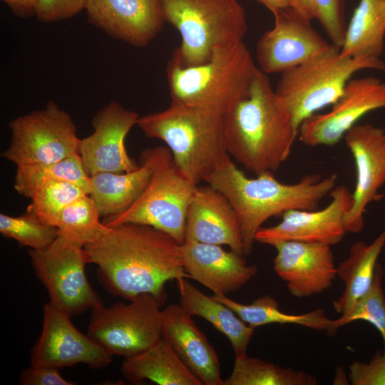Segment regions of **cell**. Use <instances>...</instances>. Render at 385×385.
I'll list each match as a JSON object with an SVG mask.
<instances>
[{"label": "cell", "mask_w": 385, "mask_h": 385, "mask_svg": "<svg viewBox=\"0 0 385 385\" xmlns=\"http://www.w3.org/2000/svg\"><path fill=\"white\" fill-rule=\"evenodd\" d=\"M29 255L53 306L73 317L103 305L86 277L83 247L58 235L46 248L29 250Z\"/></svg>", "instance_id": "obj_10"}, {"label": "cell", "mask_w": 385, "mask_h": 385, "mask_svg": "<svg viewBox=\"0 0 385 385\" xmlns=\"http://www.w3.org/2000/svg\"><path fill=\"white\" fill-rule=\"evenodd\" d=\"M19 382L21 385L75 384L73 381L63 379L59 369L31 364L21 372Z\"/></svg>", "instance_id": "obj_38"}, {"label": "cell", "mask_w": 385, "mask_h": 385, "mask_svg": "<svg viewBox=\"0 0 385 385\" xmlns=\"http://www.w3.org/2000/svg\"><path fill=\"white\" fill-rule=\"evenodd\" d=\"M344 138L356 173L352 205L344 224L347 232L355 234L364 228L366 206L382 197L379 190L385 183V130L371 124H356Z\"/></svg>", "instance_id": "obj_16"}, {"label": "cell", "mask_w": 385, "mask_h": 385, "mask_svg": "<svg viewBox=\"0 0 385 385\" xmlns=\"http://www.w3.org/2000/svg\"><path fill=\"white\" fill-rule=\"evenodd\" d=\"M197 185L178 169L172 158L157 169L130 207L119 215L103 217L102 222L108 227L128 222L149 225L182 244L185 239L188 210Z\"/></svg>", "instance_id": "obj_9"}, {"label": "cell", "mask_w": 385, "mask_h": 385, "mask_svg": "<svg viewBox=\"0 0 385 385\" xmlns=\"http://www.w3.org/2000/svg\"><path fill=\"white\" fill-rule=\"evenodd\" d=\"M14 14L26 18L35 15L38 0H2Z\"/></svg>", "instance_id": "obj_39"}, {"label": "cell", "mask_w": 385, "mask_h": 385, "mask_svg": "<svg viewBox=\"0 0 385 385\" xmlns=\"http://www.w3.org/2000/svg\"><path fill=\"white\" fill-rule=\"evenodd\" d=\"M353 385H385V348L368 363L354 361L349 366Z\"/></svg>", "instance_id": "obj_36"}, {"label": "cell", "mask_w": 385, "mask_h": 385, "mask_svg": "<svg viewBox=\"0 0 385 385\" xmlns=\"http://www.w3.org/2000/svg\"><path fill=\"white\" fill-rule=\"evenodd\" d=\"M317 378L302 370L284 368L247 355L235 357L222 385H315Z\"/></svg>", "instance_id": "obj_30"}, {"label": "cell", "mask_w": 385, "mask_h": 385, "mask_svg": "<svg viewBox=\"0 0 385 385\" xmlns=\"http://www.w3.org/2000/svg\"><path fill=\"white\" fill-rule=\"evenodd\" d=\"M11 139L1 156L16 166L54 163L78 153L80 140L71 115L56 103L14 118Z\"/></svg>", "instance_id": "obj_11"}, {"label": "cell", "mask_w": 385, "mask_h": 385, "mask_svg": "<svg viewBox=\"0 0 385 385\" xmlns=\"http://www.w3.org/2000/svg\"><path fill=\"white\" fill-rule=\"evenodd\" d=\"M165 20L179 32L181 43L171 60L197 66L220 47L242 41L247 24L237 0H160Z\"/></svg>", "instance_id": "obj_6"}, {"label": "cell", "mask_w": 385, "mask_h": 385, "mask_svg": "<svg viewBox=\"0 0 385 385\" xmlns=\"http://www.w3.org/2000/svg\"><path fill=\"white\" fill-rule=\"evenodd\" d=\"M162 337L202 384H223L216 351L179 303L162 310Z\"/></svg>", "instance_id": "obj_23"}, {"label": "cell", "mask_w": 385, "mask_h": 385, "mask_svg": "<svg viewBox=\"0 0 385 385\" xmlns=\"http://www.w3.org/2000/svg\"><path fill=\"white\" fill-rule=\"evenodd\" d=\"M0 232L4 237L17 241L20 246L34 250L46 248L58 237L56 226L27 211L17 217L1 213Z\"/></svg>", "instance_id": "obj_32"}, {"label": "cell", "mask_w": 385, "mask_h": 385, "mask_svg": "<svg viewBox=\"0 0 385 385\" xmlns=\"http://www.w3.org/2000/svg\"><path fill=\"white\" fill-rule=\"evenodd\" d=\"M272 13L278 9L291 6L290 0H257Z\"/></svg>", "instance_id": "obj_41"}, {"label": "cell", "mask_w": 385, "mask_h": 385, "mask_svg": "<svg viewBox=\"0 0 385 385\" xmlns=\"http://www.w3.org/2000/svg\"><path fill=\"white\" fill-rule=\"evenodd\" d=\"M87 0H38L35 16L51 23L71 18L85 9Z\"/></svg>", "instance_id": "obj_37"}, {"label": "cell", "mask_w": 385, "mask_h": 385, "mask_svg": "<svg viewBox=\"0 0 385 385\" xmlns=\"http://www.w3.org/2000/svg\"><path fill=\"white\" fill-rule=\"evenodd\" d=\"M185 240L227 245L245 255L238 216L227 197L207 184L197 186L186 218Z\"/></svg>", "instance_id": "obj_20"}, {"label": "cell", "mask_w": 385, "mask_h": 385, "mask_svg": "<svg viewBox=\"0 0 385 385\" xmlns=\"http://www.w3.org/2000/svg\"><path fill=\"white\" fill-rule=\"evenodd\" d=\"M54 181L74 183L89 194L90 176L79 153L54 163L17 166L14 188L19 194L31 199L40 188Z\"/></svg>", "instance_id": "obj_29"}, {"label": "cell", "mask_w": 385, "mask_h": 385, "mask_svg": "<svg viewBox=\"0 0 385 385\" xmlns=\"http://www.w3.org/2000/svg\"><path fill=\"white\" fill-rule=\"evenodd\" d=\"M71 317L50 302L44 304L41 333L31 351V365L60 369L84 364L98 369L111 363L113 356L81 332Z\"/></svg>", "instance_id": "obj_14"}, {"label": "cell", "mask_w": 385, "mask_h": 385, "mask_svg": "<svg viewBox=\"0 0 385 385\" xmlns=\"http://www.w3.org/2000/svg\"><path fill=\"white\" fill-rule=\"evenodd\" d=\"M155 297L142 294L91 309L87 334L111 356L125 358L148 349L162 337V310Z\"/></svg>", "instance_id": "obj_8"}, {"label": "cell", "mask_w": 385, "mask_h": 385, "mask_svg": "<svg viewBox=\"0 0 385 385\" xmlns=\"http://www.w3.org/2000/svg\"><path fill=\"white\" fill-rule=\"evenodd\" d=\"M101 217L94 200L84 195L63 210L56 225L58 235L84 247L108 230Z\"/></svg>", "instance_id": "obj_31"}, {"label": "cell", "mask_w": 385, "mask_h": 385, "mask_svg": "<svg viewBox=\"0 0 385 385\" xmlns=\"http://www.w3.org/2000/svg\"><path fill=\"white\" fill-rule=\"evenodd\" d=\"M90 23L133 46L143 47L165 21L160 0H87Z\"/></svg>", "instance_id": "obj_19"}, {"label": "cell", "mask_w": 385, "mask_h": 385, "mask_svg": "<svg viewBox=\"0 0 385 385\" xmlns=\"http://www.w3.org/2000/svg\"><path fill=\"white\" fill-rule=\"evenodd\" d=\"M385 108V83L374 76L350 79L332 109L314 113L299 128V140L309 146H332L366 113Z\"/></svg>", "instance_id": "obj_13"}, {"label": "cell", "mask_w": 385, "mask_h": 385, "mask_svg": "<svg viewBox=\"0 0 385 385\" xmlns=\"http://www.w3.org/2000/svg\"><path fill=\"white\" fill-rule=\"evenodd\" d=\"M187 279L176 280L180 294L179 304L190 315L205 319L229 339L235 357L246 355L255 328L242 321L226 304L202 293Z\"/></svg>", "instance_id": "obj_25"}, {"label": "cell", "mask_w": 385, "mask_h": 385, "mask_svg": "<svg viewBox=\"0 0 385 385\" xmlns=\"http://www.w3.org/2000/svg\"><path fill=\"white\" fill-rule=\"evenodd\" d=\"M383 270L377 265L369 291L351 309L337 319L339 327L356 320L373 325L380 333L385 346V296L382 287Z\"/></svg>", "instance_id": "obj_34"}, {"label": "cell", "mask_w": 385, "mask_h": 385, "mask_svg": "<svg viewBox=\"0 0 385 385\" xmlns=\"http://www.w3.org/2000/svg\"><path fill=\"white\" fill-rule=\"evenodd\" d=\"M184 269L191 278L213 292L227 295L236 292L257 272L244 255L225 250L221 245L185 240L181 244Z\"/></svg>", "instance_id": "obj_21"}, {"label": "cell", "mask_w": 385, "mask_h": 385, "mask_svg": "<svg viewBox=\"0 0 385 385\" xmlns=\"http://www.w3.org/2000/svg\"><path fill=\"white\" fill-rule=\"evenodd\" d=\"M363 69L385 71V63L381 58L342 56L340 48L333 44L328 50L282 73L274 90L299 132L306 118L333 105L351 76Z\"/></svg>", "instance_id": "obj_7"}, {"label": "cell", "mask_w": 385, "mask_h": 385, "mask_svg": "<svg viewBox=\"0 0 385 385\" xmlns=\"http://www.w3.org/2000/svg\"><path fill=\"white\" fill-rule=\"evenodd\" d=\"M88 194L80 186L67 181H54L41 188L31 199L26 211L44 222L56 226L63 210L71 202Z\"/></svg>", "instance_id": "obj_33"}, {"label": "cell", "mask_w": 385, "mask_h": 385, "mask_svg": "<svg viewBox=\"0 0 385 385\" xmlns=\"http://www.w3.org/2000/svg\"><path fill=\"white\" fill-rule=\"evenodd\" d=\"M120 372L132 384L149 380L160 385H202L163 337L143 351L125 358Z\"/></svg>", "instance_id": "obj_24"}, {"label": "cell", "mask_w": 385, "mask_h": 385, "mask_svg": "<svg viewBox=\"0 0 385 385\" xmlns=\"http://www.w3.org/2000/svg\"><path fill=\"white\" fill-rule=\"evenodd\" d=\"M212 297L226 304L242 321L255 329L274 323L292 324L332 334L339 328L337 319L328 318L324 309L319 308L301 314L285 313L279 309L278 302L270 295L259 297L249 304L237 302L226 295L214 294Z\"/></svg>", "instance_id": "obj_27"}, {"label": "cell", "mask_w": 385, "mask_h": 385, "mask_svg": "<svg viewBox=\"0 0 385 385\" xmlns=\"http://www.w3.org/2000/svg\"><path fill=\"white\" fill-rule=\"evenodd\" d=\"M329 205L322 210H290L282 214L274 226L262 227L255 241L274 245L281 241H299L334 245L347 232L344 219L352 205V192L344 185L330 192Z\"/></svg>", "instance_id": "obj_15"}, {"label": "cell", "mask_w": 385, "mask_h": 385, "mask_svg": "<svg viewBox=\"0 0 385 385\" xmlns=\"http://www.w3.org/2000/svg\"><path fill=\"white\" fill-rule=\"evenodd\" d=\"M273 246L277 250L273 269L286 282L292 296L309 297L332 285L337 267L330 245L281 241Z\"/></svg>", "instance_id": "obj_18"}, {"label": "cell", "mask_w": 385, "mask_h": 385, "mask_svg": "<svg viewBox=\"0 0 385 385\" xmlns=\"http://www.w3.org/2000/svg\"><path fill=\"white\" fill-rule=\"evenodd\" d=\"M385 245V230L370 244L354 243L349 257L337 267V276L344 283L343 294L332 302L341 315L347 312L372 285L377 260Z\"/></svg>", "instance_id": "obj_26"}, {"label": "cell", "mask_w": 385, "mask_h": 385, "mask_svg": "<svg viewBox=\"0 0 385 385\" xmlns=\"http://www.w3.org/2000/svg\"><path fill=\"white\" fill-rule=\"evenodd\" d=\"M385 38V0H360L346 27L342 56L380 58Z\"/></svg>", "instance_id": "obj_28"}, {"label": "cell", "mask_w": 385, "mask_h": 385, "mask_svg": "<svg viewBox=\"0 0 385 385\" xmlns=\"http://www.w3.org/2000/svg\"><path fill=\"white\" fill-rule=\"evenodd\" d=\"M167 146L144 150L138 168L124 173H99L90 176L89 195L96 202L101 216L119 215L140 197L153 175L172 160Z\"/></svg>", "instance_id": "obj_22"}, {"label": "cell", "mask_w": 385, "mask_h": 385, "mask_svg": "<svg viewBox=\"0 0 385 385\" xmlns=\"http://www.w3.org/2000/svg\"><path fill=\"white\" fill-rule=\"evenodd\" d=\"M315 19L331 41V43L341 48L345 37L344 0H313Z\"/></svg>", "instance_id": "obj_35"}, {"label": "cell", "mask_w": 385, "mask_h": 385, "mask_svg": "<svg viewBox=\"0 0 385 385\" xmlns=\"http://www.w3.org/2000/svg\"><path fill=\"white\" fill-rule=\"evenodd\" d=\"M291 6L302 16L314 19L316 17L313 0H290Z\"/></svg>", "instance_id": "obj_40"}, {"label": "cell", "mask_w": 385, "mask_h": 385, "mask_svg": "<svg viewBox=\"0 0 385 385\" xmlns=\"http://www.w3.org/2000/svg\"><path fill=\"white\" fill-rule=\"evenodd\" d=\"M138 114L113 101L101 109L92 120L93 132L80 140L78 153L91 176L99 173H124L138 168L129 155L125 139Z\"/></svg>", "instance_id": "obj_17"}, {"label": "cell", "mask_w": 385, "mask_h": 385, "mask_svg": "<svg viewBox=\"0 0 385 385\" xmlns=\"http://www.w3.org/2000/svg\"><path fill=\"white\" fill-rule=\"evenodd\" d=\"M274 24L260 38L256 46L259 68L265 73H282L328 50L327 42L309 19L292 6L273 12Z\"/></svg>", "instance_id": "obj_12"}, {"label": "cell", "mask_w": 385, "mask_h": 385, "mask_svg": "<svg viewBox=\"0 0 385 385\" xmlns=\"http://www.w3.org/2000/svg\"><path fill=\"white\" fill-rule=\"evenodd\" d=\"M145 135L163 140L173 161L198 185L227 157L224 114L206 108L170 103L159 112L139 117Z\"/></svg>", "instance_id": "obj_4"}, {"label": "cell", "mask_w": 385, "mask_h": 385, "mask_svg": "<svg viewBox=\"0 0 385 385\" xmlns=\"http://www.w3.org/2000/svg\"><path fill=\"white\" fill-rule=\"evenodd\" d=\"M227 153L257 175L277 171L298 135L292 116L260 68L247 98L224 114Z\"/></svg>", "instance_id": "obj_2"}, {"label": "cell", "mask_w": 385, "mask_h": 385, "mask_svg": "<svg viewBox=\"0 0 385 385\" xmlns=\"http://www.w3.org/2000/svg\"><path fill=\"white\" fill-rule=\"evenodd\" d=\"M337 179L334 174L324 179L308 175L297 183L284 184L271 172L249 178L228 155L204 181L231 202L240 220L245 254L249 255L257 231L269 218L290 210H317Z\"/></svg>", "instance_id": "obj_3"}, {"label": "cell", "mask_w": 385, "mask_h": 385, "mask_svg": "<svg viewBox=\"0 0 385 385\" xmlns=\"http://www.w3.org/2000/svg\"><path fill=\"white\" fill-rule=\"evenodd\" d=\"M88 263L97 265V277L110 294L131 300L142 294L166 299L165 284L189 278L182 260L181 244L153 227L123 223L84 247Z\"/></svg>", "instance_id": "obj_1"}, {"label": "cell", "mask_w": 385, "mask_h": 385, "mask_svg": "<svg viewBox=\"0 0 385 385\" xmlns=\"http://www.w3.org/2000/svg\"><path fill=\"white\" fill-rule=\"evenodd\" d=\"M258 69L243 41L218 48L200 65L184 66L170 60L171 103L225 114L248 96Z\"/></svg>", "instance_id": "obj_5"}]
</instances>
